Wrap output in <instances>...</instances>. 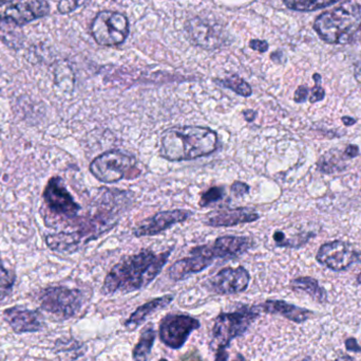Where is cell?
Instances as JSON below:
<instances>
[{"label": "cell", "instance_id": "2e32d148", "mask_svg": "<svg viewBox=\"0 0 361 361\" xmlns=\"http://www.w3.org/2000/svg\"><path fill=\"white\" fill-rule=\"evenodd\" d=\"M192 211L188 210H171L154 214L152 218L142 222L135 227L133 235L137 237H154L169 230L175 225L186 222L192 216Z\"/></svg>", "mask_w": 361, "mask_h": 361}, {"label": "cell", "instance_id": "8fae6325", "mask_svg": "<svg viewBox=\"0 0 361 361\" xmlns=\"http://www.w3.org/2000/svg\"><path fill=\"white\" fill-rule=\"evenodd\" d=\"M252 247V241L246 237H218L209 245L197 246L190 250V254L201 256L214 262L216 259H235L247 252Z\"/></svg>", "mask_w": 361, "mask_h": 361}, {"label": "cell", "instance_id": "7a4b0ae2", "mask_svg": "<svg viewBox=\"0 0 361 361\" xmlns=\"http://www.w3.org/2000/svg\"><path fill=\"white\" fill-rule=\"evenodd\" d=\"M218 148L216 131L203 126H175L161 138V156L169 161H186L208 156Z\"/></svg>", "mask_w": 361, "mask_h": 361}, {"label": "cell", "instance_id": "484cf974", "mask_svg": "<svg viewBox=\"0 0 361 361\" xmlns=\"http://www.w3.org/2000/svg\"><path fill=\"white\" fill-rule=\"evenodd\" d=\"M290 10L300 11V12H311L318 8H328L336 4L337 1H318V0H309V1H297V0H286L283 2Z\"/></svg>", "mask_w": 361, "mask_h": 361}, {"label": "cell", "instance_id": "836d02e7", "mask_svg": "<svg viewBox=\"0 0 361 361\" xmlns=\"http://www.w3.org/2000/svg\"><path fill=\"white\" fill-rule=\"evenodd\" d=\"M345 349L349 352H355V353H361V347L356 338H349L345 343Z\"/></svg>", "mask_w": 361, "mask_h": 361}, {"label": "cell", "instance_id": "ab89813d", "mask_svg": "<svg viewBox=\"0 0 361 361\" xmlns=\"http://www.w3.org/2000/svg\"><path fill=\"white\" fill-rule=\"evenodd\" d=\"M314 81H315L316 85H320V82H322V76L318 73L314 74Z\"/></svg>", "mask_w": 361, "mask_h": 361}, {"label": "cell", "instance_id": "f1b7e54d", "mask_svg": "<svg viewBox=\"0 0 361 361\" xmlns=\"http://www.w3.org/2000/svg\"><path fill=\"white\" fill-rule=\"evenodd\" d=\"M84 4V2L80 1H61L57 6V10L61 14H69L72 11L76 10L78 6Z\"/></svg>", "mask_w": 361, "mask_h": 361}, {"label": "cell", "instance_id": "4316f807", "mask_svg": "<svg viewBox=\"0 0 361 361\" xmlns=\"http://www.w3.org/2000/svg\"><path fill=\"white\" fill-rule=\"evenodd\" d=\"M16 276L10 269L6 268L4 263L0 261V300L6 298L14 288Z\"/></svg>", "mask_w": 361, "mask_h": 361}, {"label": "cell", "instance_id": "8992f818", "mask_svg": "<svg viewBox=\"0 0 361 361\" xmlns=\"http://www.w3.org/2000/svg\"><path fill=\"white\" fill-rule=\"evenodd\" d=\"M40 309L59 319L75 317L85 303L84 292L67 286H48L38 292Z\"/></svg>", "mask_w": 361, "mask_h": 361}, {"label": "cell", "instance_id": "4dcf8cb0", "mask_svg": "<svg viewBox=\"0 0 361 361\" xmlns=\"http://www.w3.org/2000/svg\"><path fill=\"white\" fill-rule=\"evenodd\" d=\"M324 97H326L324 89L322 88L320 85H315V86L312 88L310 102H311V103H316V102L322 101V100L324 99Z\"/></svg>", "mask_w": 361, "mask_h": 361}, {"label": "cell", "instance_id": "7c38bea8", "mask_svg": "<svg viewBox=\"0 0 361 361\" xmlns=\"http://www.w3.org/2000/svg\"><path fill=\"white\" fill-rule=\"evenodd\" d=\"M361 252L353 245L343 241L324 244L316 254V260L322 266L333 271H343L360 260Z\"/></svg>", "mask_w": 361, "mask_h": 361}, {"label": "cell", "instance_id": "5b68a950", "mask_svg": "<svg viewBox=\"0 0 361 361\" xmlns=\"http://www.w3.org/2000/svg\"><path fill=\"white\" fill-rule=\"evenodd\" d=\"M259 315L258 309L252 307H243L231 313H222L216 318L210 341V349L216 354L214 360L228 358L227 350L231 347V341L243 336Z\"/></svg>", "mask_w": 361, "mask_h": 361}, {"label": "cell", "instance_id": "f546056e", "mask_svg": "<svg viewBox=\"0 0 361 361\" xmlns=\"http://www.w3.org/2000/svg\"><path fill=\"white\" fill-rule=\"evenodd\" d=\"M231 191L235 197L244 196L250 192V186L242 182H235L231 184Z\"/></svg>", "mask_w": 361, "mask_h": 361}, {"label": "cell", "instance_id": "6da1fadb", "mask_svg": "<svg viewBox=\"0 0 361 361\" xmlns=\"http://www.w3.org/2000/svg\"><path fill=\"white\" fill-rule=\"evenodd\" d=\"M171 254L173 249L162 254L143 249L139 254L122 259L106 276L102 294H129L147 288L160 275Z\"/></svg>", "mask_w": 361, "mask_h": 361}, {"label": "cell", "instance_id": "60d3db41", "mask_svg": "<svg viewBox=\"0 0 361 361\" xmlns=\"http://www.w3.org/2000/svg\"><path fill=\"white\" fill-rule=\"evenodd\" d=\"M357 283L360 284V285H361V271H360V275L357 276Z\"/></svg>", "mask_w": 361, "mask_h": 361}, {"label": "cell", "instance_id": "30bf717a", "mask_svg": "<svg viewBox=\"0 0 361 361\" xmlns=\"http://www.w3.org/2000/svg\"><path fill=\"white\" fill-rule=\"evenodd\" d=\"M199 320L189 315H167L159 328L161 341L173 350H180L188 341L191 333L199 330Z\"/></svg>", "mask_w": 361, "mask_h": 361}, {"label": "cell", "instance_id": "e575fe53", "mask_svg": "<svg viewBox=\"0 0 361 361\" xmlns=\"http://www.w3.org/2000/svg\"><path fill=\"white\" fill-rule=\"evenodd\" d=\"M358 154H360V148H358V146H353V144L348 146L345 152V156L349 159L355 158L358 156Z\"/></svg>", "mask_w": 361, "mask_h": 361}, {"label": "cell", "instance_id": "1f68e13d", "mask_svg": "<svg viewBox=\"0 0 361 361\" xmlns=\"http://www.w3.org/2000/svg\"><path fill=\"white\" fill-rule=\"evenodd\" d=\"M250 48L252 50L259 51L260 53H264L269 50V45L267 40H252L250 42Z\"/></svg>", "mask_w": 361, "mask_h": 361}, {"label": "cell", "instance_id": "d6986e66", "mask_svg": "<svg viewBox=\"0 0 361 361\" xmlns=\"http://www.w3.org/2000/svg\"><path fill=\"white\" fill-rule=\"evenodd\" d=\"M259 313L271 314V315H279L286 318L295 324H305L307 320L311 319L315 314L307 309L290 304L283 300H267V302L256 307Z\"/></svg>", "mask_w": 361, "mask_h": 361}, {"label": "cell", "instance_id": "603a6c76", "mask_svg": "<svg viewBox=\"0 0 361 361\" xmlns=\"http://www.w3.org/2000/svg\"><path fill=\"white\" fill-rule=\"evenodd\" d=\"M157 332L154 326H149L144 328L140 336L139 343L135 345L133 351V358L135 361H148L150 354H152V348H154V341H156Z\"/></svg>", "mask_w": 361, "mask_h": 361}, {"label": "cell", "instance_id": "9c48e42d", "mask_svg": "<svg viewBox=\"0 0 361 361\" xmlns=\"http://www.w3.org/2000/svg\"><path fill=\"white\" fill-rule=\"evenodd\" d=\"M185 31L191 44L203 50H216L231 42L228 33L222 25L203 17L187 19Z\"/></svg>", "mask_w": 361, "mask_h": 361}, {"label": "cell", "instance_id": "277c9868", "mask_svg": "<svg viewBox=\"0 0 361 361\" xmlns=\"http://www.w3.org/2000/svg\"><path fill=\"white\" fill-rule=\"evenodd\" d=\"M314 30L328 44H350L361 31V6L347 2L322 13L314 21Z\"/></svg>", "mask_w": 361, "mask_h": 361}, {"label": "cell", "instance_id": "f35d334b", "mask_svg": "<svg viewBox=\"0 0 361 361\" xmlns=\"http://www.w3.org/2000/svg\"><path fill=\"white\" fill-rule=\"evenodd\" d=\"M335 361H357L355 358L351 357L349 355H341V357L337 358Z\"/></svg>", "mask_w": 361, "mask_h": 361}, {"label": "cell", "instance_id": "4fadbf2b", "mask_svg": "<svg viewBox=\"0 0 361 361\" xmlns=\"http://www.w3.org/2000/svg\"><path fill=\"white\" fill-rule=\"evenodd\" d=\"M50 12L47 1H0V21L23 25L42 18Z\"/></svg>", "mask_w": 361, "mask_h": 361}, {"label": "cell", "instance_id": "cb8c5ba5", "mask_svg": "<svg viewBox=\"0 0 361 361\" xmlns=\"http://www.w3.org/2000/svg\"><path fill=\"white\" fill-rule=\"evenodd\" d=\"M214 83L224 88L231 89L233 93L241 97H248L252 95V88L247 82L240 78L239 76H231L225 78H214Z\"/></svg>", "mask_w": 361, "mask_h": 361}, {"label": "cell", "instance_id": "e0dca14e", "mask_svg": "<svg viewBox=\"0 0 361 361\" xmlns=\"http://www.w3.org/2000/svg\"><path fill=\"white\" fill-rule=\"evenodd\" d=\"M2 317L17 335L40 332L44 328L39 311L21 307H10L2 313Z\"/></svg>", "mask_w": 361, "mask_h": 361}, {"label": "cell", "instance_id": "d4e9b609", "mask_svg": "<svg viewBox=\"0 0 361 361\" xmlns=\"http://www.w3.org/2000/svg\"><path fill=\"white\" fill-rule=\"evenodd\" d=\"M313 237V233H301V235H296V237H292V239H288L282 231H276L274 233L273 237L278 247L294 248V249H297V248L305 246L311 239V237Z\"/></svg>", "mask_w": 361, "mask_h": 361}, {"label": "cell", "instance_id": "b9f144b4", "mask_svg": "<svg viewBox=\"0 0 361 361\" xmlns=\"http://www.w3.org/2000/svg\"><path fill=\"white\" fill-rule=\"evenodd\" d=\"M159 361H169V360H165V358H162V360H159Z\"/></svg>", "mask_w": 361, "mask_h": 361}, {"label": "cell", "instance_id": "7402d4cb", "mask_svg": "<svg viewBox=\"0 0 361 361\" xmlns=\"http://www.w3.org/2000/svg\"><path fill=\"white\" fill-rule=\"evenodd\" d=\"M290 288L296 292H302L309 295L318 303L328 302V292L320 285L319 282L312 277H299L290 281Z\"/></svg>", "mask_w": 361, "mask_h": 361}, {"label": "cell", "instance_id": "83f0119b", "mask_svg": "<svg viewBox=\"0 0 361 361\" xmlns=\"http://www.w3.org/2000/svg\"><path fill=\"white\" fill-rule=\"evenodd\" d=\"M225 190L222 187H212L209 190L206 191L202 194L200 206L201 207H207L212 203L220 201L224 197Z\"/></svg>", "mask_w": 361, "mask_h": 361}, {"label": "cell", "instance_id": "ba28073f", "mask_svg": "<svg viewBox=\"0 0 361 361\" xmlns=\"http://www.w3.org/2000/svg\"><path fill=\"white\" fill-rule=\"evenodd\" d=\"M91 34L101 46H118L128 37V18L123 13L101 11L91 23Z\"/></svg>", "mask_w": 361, "mask_h": 361}, {"label": "cell", "instance_id": "8d00e7d4", "mask_svg": "<svg viewBox=\"0 0 361 361\" xmlns=\"http://www.w3.org/2000/svg\"><path fill=\"white\" fill-rule=\"evenodd\" d=\"M243 116L246 121H248V122H252V121L255 120V118H256L257 112L252 110H246L243 112Z\"/></svg>", "mask_w": 361, "mask_h": 361}, {"label": "cell", "instance_id": "52a82bcc", "mask_svg": "<svg viewBox=\"0 0 361 361\" xmlns=\"http://www.w3.org/2000/svg\"><path fill=\"white\" fill-rule=\"evenodd\" d=\"M137 159L133 155L120 150H109L97 156L90 163V172L97 180L104 184H114L123 178L130 177L135 169Z\"/></svg>", "mask_w": 361, "mask_h": 361}, {"label": "cell", "instance_id": "74e56055", "mask_svg": "<svg viewBox=\"0 0 361 361\" xmlns=\"http://www.w3.org/2000/svg\"><path fill=\"white\" fill-rule=\"evenodd\" d=\"M343 122L345 123L347 126H352V125L355 124L356 120L353 118H350V117H343Z\"/></svg>", "mask_w": 361, "mask_h": 361}, {"label": "cell", "instance_id": "ffe728a7", "mask_svg": "<svg viewBox=\"0 0 361 361\" xmlns=\"http://www.w3.org/2000/svg\"><path fill=\"white\" fill-rule=\"evenodd\" d=\"M189 258L182 259L171 265L169 269V279L178 282L186 279L187 277L201 273L212 264V261L201 256L190 254Z\"/></svg>", "mask_w": 361, "mask_h": 361}, {"label": "cell", "instance_id": "5bb4252c", "mask_svg": "<svg viewBox=\"0 0 361 361\" xmlns=\"http://www.w3.org/2000/svg\"><path fill=\"white\" fill-rule=\"evenodd\" d=\"M42 196L53 213L67 218H74L80 212V206L74 201L61 177H52L49 180Z\"/></svg>", "mask_w": 361, "mask_h": 361}, {"label": "cell", "instance_id": "9a60e30c", "mask_svg": "<svg viewBox=\"0 0 361 361\" xmlns=\"http://www.w3.org/2000/svg\"><path fill=\"white\" fill-rule=\"evenodd\" d=\"M250 275L244 267H226L207 281L208 290L216 295H235L245 292Z\"/></svg>", "mask_w": 361, "mask_h": 361}, {"label": "cell", "instance_id": "d590c367", "mask_svg": "<svg viewBox=\"0 0 361 361\" xmlns=\"http://www.w3.org/2000/svg\"><path fill=\"white\" fill-rule=\"evenodd\" d=\"M182 361H203L197 351H191L185 354L182 357Z\"/></svg>", "mask_w": 361, "mask_h": 361}, {"label": "cell", "instance_id": "d6a6232c", "mask_svg": "<svg viewBox=\"0 0 361 361\" xmlns=\"http://www.w3.org/2000/svg\"><path fill=\"white\" fill-rule=\"evenodd\" d=\"M309 88L307 86L298 87L296 91H295L294 100L297 103H302L309 97Z\"/></svg>", "mask_w": 361, "mask_h": 361}, {"label": "cell", "instance_id": "ac0fdd59", "mask_svg": "<svg viewBox=\"0 0 361 361\" xmlns=\"http://www.w3.org/2000/svg\"><path fill=\"white\" fill-rule=\"evenodd\" d=\"M260 216L255 210L250 208H235V209L221 210L208 214L205 224L209 227H233L240 224L256 222Z\"/></svg>", "mask_w": 361, "mask_h": 361}, {"label": "cell", "instance_id": "3957f363", "mask_svg": "<svg viewBox=\"0 0 361 361\" xmlns=\"http://www.w3.org/2000/svg\"><path fill=\"white\" fill-rule=\"evenodd\" d=\"M118 222V212H114L112 209H105L82 220L76 230L52 233L47 235L44 241L52 251L66 254H74L80 251L87 244L111 230Z\"/></svg>", "mask_w": 361, "mask_h": 361}, {"label": "cell", "instance_id": "44dd1931", "mask_svg": "<svg viewBox=\"0 0 361 361\" xmlns=\"http://www.w3.org/2000/svg\"><path fill=\"white\" fill-rule=\"evenodd\" d=\"M175 296L173 295H165V296L160 297V298L154 299V300L149 301V302L145 303L142 307H137L130 317L125 321L124 326L127 329L137 328L141 326L142 324L146 321L149 316L156 312L160 311V309H164V307H169L171 302H173Z\"/></svg>", "mask_w": 361, "mask_h": 361}]
</instances>
